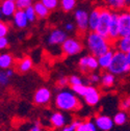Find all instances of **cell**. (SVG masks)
I'll list each match as a JSON object with an SVG mask.
<instances>
[{
    "label": "cell",
    "mask_w": 130,
    "mask_h": 131,
    "mask_svg": "<svg viewBox=\"0 0 130 131\" xmlns=\"http://www.w3.org/2000/svg\"><path fill=\"white\" fill-rule=\"evenodd\" d=\"M2 17H3V14H2V12H1V8H0V21H1Z\"/></svg>",
    "instance_id": "obj_46"
},
{
    "label": "cell",
    "mask_w": 130,
    "mask_h": 131,
    "mask_svg": "<svg viewBox=\"0 0 130 131\" xmlns=\"http://www.w3.org/2000/svg\"><path fill=\"white\" fill-rule=\"evenodd\" d=\"M79 69L81 72L83 73H86L89 70H88V66H86V56H83L79 59Z\"/></svg>",
    "instance_id": "obj_36"
},
{
    "label": "cell",
    "mask_w": 130,
    "mask_h": 131,
    "mask_svg": "<svg viewBox=\"0 0 130 131\" xmlns=\"http://www.w3.org/2000/svg\"><path fill=\"white\" fill-rule=\"evenodd\" d=\"M0 8L3 14L4 17H14L15 13L17 12V5L16 2L14 1H9V0H2L1 4H0Z\"/></svg>",
    "instance_id": "obj_14"
},
{
    "label": "cell",
    "mask_w": 130,
    "mask_h": 131,
    "mask_svg": "<svg viewBox=\"0 0 130 131\" xmlns=\"http://www.w3.org/2000/svg\"><path fill=\"white\" fill-rule=\"evenodd\" d=\"M82 48L83 47L81 42L74 38H68L61 44V51L67 56H72L80 53L82 51Z\"/></svg>",
    "instance_id": "obj_5"
},
{
    "label": "cell",
    "mask_w": 130,
    "mask_h": 131,
    "mask_svg": "<svg viewBox=\"0 0 130 131\" xmlns=\"http://www.w3.org/2000/svg\"><path fill=\"white\" fill-rule=\"evenodd\" d=\"M32 64H34V63H32L31 58L28 57V56H26V57H24V58H22L20 60V62L18 63L17 69H18L19 72L25 73V72H28L32 68Z\"/></svg>",
    "instance_id": "obj_21"
},
{
    "label": "cell",
    "mask_w": 130,
    "mask_h": 131,
    "mask_svg": "<svg viewBox=\"0 0 130 131\" xmlns=\"http://www.w3.org/2000/svg\"><path fill=\"white\" fill-rule=\"evenodd\" d=\"M50 123L55 128H62V127H64L67 125L68 118L66 117V114H63L62 112L57 111V112H54V113L51 114Z\"/></svg>",
    "instance_id": "obj_15"
},
{
    "label": "cell",
    "mask_w": 130,
    "mask_h": 131,
    "mask_svg": "<svg viewBox=\"0 0 130 131\" xmlns=\"http://www.w3.org/2000/svg\"><path fill=\"white\" fill-rule=\"evenodd\" d=\"M60 5L62 10L71 12L76 6V0H60Z\"/></svg>",
    "instance_id": "obj_27"
},
{
    "label": "cell",
    "mask_w": 130,
    "mask_h": 131,
    "mask_svg": "<svg viewBox=\"0 0 130 131\" xmlns=\"http://www.w3.org/2000/svg\"><path fill=\"white\" fill-rule=\"evenodd\" d=\"M121 109L124 110V111H127V110L130 109V97L126 98V99H124L121 102Z\"/></svg>",
    "instance_id": "obj_38"
},
{
    "label": "cell",
    "mask_w": 130,
    "mask_h": 131,
    "mask_svg": "<svg viewBox=\"0 0 130 131\" xmlns=\"http://www.w3.org/2000/svg\"><path fill=\"white\" fill-rule=\"evenodd\" d=\"M69 83H70L72 86L79 85V84H83L82 79H81L79 76H76V75H72L71 77H69Z\"/></svg>",
    "instance_id": "obj_33"
},
{
    "label": "cell",
    "mask_w": 130,
    "mask_h": 131,
    "mask_svg": "<svg viewBox=\"0 0 130 131\" xmlns=\"http://www.w3.org/2000/svg\"><path fill=\"white\" fill-rule=\"evenodd\" d=\"M55 105L58 109L63 111H74L78 110L81 107V103L77 95H75L72 91L68 90L60 91L56 95Z\"/></svg>",
    "instance_id": "obj_2"
},
{
    "label": "cell",
    "mask_w": 130,
    "mask_h": 131,
    "mask_svg": "<svg viewBox=\"0 0 130 131\" xmlns=\"http://www.w3.org/2000/svg\"><path fill=\"white\" fill-rule=\"evenodd\" d=\"M25 14L27 16V19L29 22H34L38 17H37V14H36V10H35V7L34 5L32 6H29L25 9Z\"/></svg>",
    "instance_id": "obj_30"
},
{
    "label": "cell",
    "mask_w": 130,
    "mask_h": 131,
    "mask_svg": "<svg viewBox=\"0 0 130 131\" xmlns=\"http://www.w3.org/2000/svg\"><path fill=\"white\" fill-rule=\"evenodd\" d=\"M9 81V77L6 75L5 71H0V85H6Z\"/></svg>",
    "instance_id": "obj_35"
},
{
    "label": "cell",
    "mask_w": 130,
    "mask_h": 131,
    "mask_svg": "<svg viewBox=\"0 0 130 131\" xmlns=\"http://www.w3.org/2000/svg\"><path fill=\"white\" fill-rule=\"evenodd\" d=\"M68 84H69V78L68 77L61 76V77L58 78V80H57V86L58 88L63 89V88H66Z\"/></svg>",
    "instance_id": "obj_37"
},
{
    "label": "cell",
    "mask_w": 130,
    "mask_h": 131,
    "mask_svg": "<svg viewBox=\"0 0 130 131\" xmlns=\"http://www.w3.org/2000/svg\"><path fill=\"white\" fill-rule=\"evenodd\" d=\"M41 1L49 10L55 9L58 5V0H41Z\"/></svg>",
    "instance_id": "obj_32"
},
{
    "label": "cell",
    "mask_w": 130,
    "mask_h": 131,
    "mask_svg": "<svg viewBox=\"0 0 130 131\" xmlns=\"http://www.w3.org/2000/svg\"><path fill=\"white\" fill-rule=\"evenodd\" d=\"M81 121L79 120H74L72 123H70L69 125H66L64 127L61 128V131H76V128L80 125Z\"/></svg>",
    "instance_id": "obj_31"
},
{
    "label": "cell",
    "mask_w": 130,
    "mask_h": 131,
    "mask_svg": "<svg viewBox=\"0 0 130 131\" xmlns=\"http://www.w3.org/2000/svg\"><path fill=\"white\" fill-rule=\"evenodd\" d=\"M124 3L126 8H130V0H124Z\"/></svg>",
    "instance_id": "obj_44"
},
{
    "label": "cell",
    "mask_w": 130,
    "mask_h": 131,
    "mask_svg": "<svg viewBox=\"0 0 130 131\" xmlns=\"http://www.w3.org/2000/svg\"><path fill=\"white\" fill-rule=\"evenodd\" d=\"M32 1H34V0H17V1H16V5H17L18 9L25 10L27 7L32 6Z\"/></svg>",
    "instance_id": "obj_29"
},
{
    "label": "cell",
    "mask_w": 130,
    "mask_h": 131,
    "mask_svg": "<svg viewBox=\"0 0 130 131\" xmlns=\"http://www.w3.org/2000/svg\"><path fill=\"white\" fill-rule=\"evenodd\" d=\"M107 39L111 43H116L120 39V25H119V14L112 13V19L109 26Z\"/></svg>",
    "instance_id": "obj_6"
},
{
    "label": "cell",
    "mask_w": 130,
    "mask_h": 131,
    "mask_svg": "<svg viewBox=\"0 0 130 131\" xmlns=\"http://www.w3.org/2000/svg\"><path fill=\"white\" fill-rule=\"evenodd\" d=\"M113 123H115L116 125L118 126H122L124 125L127 120H128V116H127V113L126 111L124 110H121V111H118L116 114H115V117H113Z\"/></svg>",
    "instance_id": "obj_24"
},
{
    "label": "cell",
    "mask_w": 130,
    "mask_h": 131,
    "mask_svg": "<svg viewBox=\"0 0 130 131\" xmlns=\"http://www.w3.org/2000/svg\"><path fill=\"white\" fill-rule=\"evenodd\" d=\"M34 7H35V10H36V14H37V17L40 18V19H45L49 16V13L50 10L48 9L42 1H38L34 4Z\"/></svg>",
    "instance_id": "obj_19"
},
{
    "label": "cell",
    "mask_w": 130,
    "mask_h": 131,
    "mask_svg": "<svg viewBox=\"0 0 130 131\" xmlns=\"http://www.w3.org/2000/svg\"><path fill=\"white\" fill-rule=\"evenodd\" d=\"M72 92L77 95V96H80V97H84L85 93H86V90H88V85H84V84H79V85H75V86H72Z\"/></svg>",
    "instance_id": "obj_28"
},
{
    "label": "cell",
    "mask_w": 130,
    "mask_h": 131,
    "mask_svg": "<svg viewBox=\"0 0 130 131\" xmlns=\"http://www.w3.org/2000/svg\"><path fill=\"white\" fill-rule=\"evenodd\" d=\"M51 100V92L47 88H40L34 96V102L38 105H46Z\"/></svg>",
    "instance_id": "obj_9"
},
{
    "label": "cell",
    "mask_w": 130,
    "mask_h": 131,
    "mask_svg": "<svg viewBox=\"0 0 130 131\" xmlns=\"http://www.w3.org/2000/svg\"><path fill=\"white\" fill-rule=\"evenodd\" d=\"M108 6L113 10H121L125 7L124 0H106Z\"/></svg>",
    "instance_id": "obj_26"
},
{
    "label": "cell",
    "mask_w": 130,
    "mask_h": 131,
    "mask_svg": "<svg viewBox=\"0 0 130 131\" xmlns=\"http://www.w3.org/2000/svg\"><path fill=\"white\" fill-rule=\"evenodd\" d=\"M5 72H6V75H7L9 78H10V77H13V75H14V71H13L12 69H7Z\"/></svg>",
    "instance_id": "obj_43"
},
{
    "label": "cell",
    "mask_w": 130,
    "mask_h": 131,
    "mask_svg": "<svg viewBox=\"0 0 130 131\" xmlns=\"http://www.w3.org/2000/svg\"><path fill=\"white\" fill-rule=\"evenodd\" d=\"M64 29L67 31H72V30H74V25L72 23H67L64 25Z\"/></svg>",
    "instance_id": "obj_42"
},
{
    "label": "cell",
    "mask_w": 130,
    "mask_h": 131,
    "mask_svg": "<svg viewBox=\"0 0 130 131\" xmlns=\"http://www.w3.org/2000/svg\"><path fill=\"white\" fill-rule=\"evenodd\" d=\"M7 34H8V25L5 22L0 21V38L6 37Z\"/></svg>",
    "instance_id": "obj_34"
},
{
    "label": "cell",
    "mask_w": 130,
    "mask_h": 131,
    "mask_svg": "<svg viewBox=\"0 0 130 131\" xmlns=\"http://www.w3.org/2000/svg\"><path fill=\"white\" fill-rule=\"evenodd\" d=\"M14 24L16 27H18L20 29L26 28L28 25V19H27V16L25 14V10L23 9H17V12L15 13L14 15Z\"/></svg>",
    "instance_id": "obj_13"
},
{
    "label": "cell",
    "mask_w": 130,
    "mask_h": 131,
    "mask_svg": "<svg viewBox=\"0 0 130 131\" xmlns=\"http://www.w3.org/2000/svg\"><path fill=\"white\" fill-rule=\"evenodd\" d=\"M83 99L88 105L95 106L99 103V101L101 99V94L98 91V89H96L95 86L88 85V90H86V93L83 97Z\"/></svg>",
    "instance_id": "obj_8"
},
{
    "label": "cell",
    "mask_w": 130,
    "mask_h": 131,
    "mask_svg": "<svg viewBox=\"0 0 130 131\" xmlns=\"http://www.w3.org/2000/svg\"><path fill=\"white\" fill-rule=\"evenodd\" d=\"M68 39L67 34L61 29H54L50 32L49 37H48V44L53 46V45H61L64 41Z\"/></svg>",
    "instance_id": "obj_12"
},
{
    "label": "cell",
    "mask_w": 130,
    "mask_h": 131,
    "mask_svg": "<svg viewBox=\"0 0 130 131\" xmlns=\"http://www.w3.org/2000/svg\"><path fill=\"white\" fill-rule=\"evenodd\" d=\"M100 12L101 7H98L93 9L91 14H89V29L91 31H96L97 27H98L100 20Z\"/></svg>",
    "instance_id": "obj_16"
},
{
    "label": "cell",
    "mask_w": 130,
    "mask_h": 131,
    "mask_svg": "<svg viewBox=\"0 0 130 131\" xmlns=\"http://www.w3.org/2000/svg\"><path fill=\"white\" fill-rule=\"evenodd\" d=\"M126 55H127V59H128V62L130 63V51H129V52H128Z\"/></svg>",
    "instance_id": "obj_45"
},
{
    "label": "cell",
    "mask_w": 130,
    "mask_h": 131,
    "mask_svg": "<svg viewBox=\"0 0 130 131\" xmlns=\"http://www.w3.org/2000/svg\"><path fill=\"white\" fill-rule=\"evenodd\" d=\"M14 62V58L9 53H1L0 54V69L7 70L9 69Z\"/></svg>",
    "instance_id": "obj_20"
},
{
    "label": "cell",
    "mask_w": 130,
    "mask_h": 131,
    "mask_svg": "<svg viewBox=\"0 0 130 131\" xmlns=\"http://www.w3.org/2000/svg\"><path fill=\"white\" fill-rule=\"evenodd\" d=\"M113 52L112 50H109L108 52L104 53L103 55L99 56L98 57V62H99V68L101 69H108L109 66L111 64V61H112V58H113Z\"/></svg>",
    "instance_id": "obj_18"
},
{
    "label": "cell",
    "mask_w": 130,
    "mask_h": 131,
    "mask_svg": "<svg viewBox=\"0 0 130 131\" xmlns=\"http://www.w3.org/2000/svg\"><path fill=\"white\" fill-rule=\"evenodd\" d=\"M86 66H88V70L89 71H96L99 68V62L98 58L93 56L92 54L86 56Z\"/></svg>",
    "instance_id": "obj_25"
},
{
    "label": "cell",
    "mask_w": 130,
    "mask_h": 131,
    "mask_svg": "<svg viewBox=\"0 0 130 131\" xmlns=\"http://www.w3.org/2000/svg\"><path fill=\"white\" fill-rule=\"evenodd\" d=\"M116 75H113L111 73H105L101 76V80L100 82L102 84V86L104 88H111L113 84H115V81H116V78H115Z\"/></svg>",
    "instance_id": "obj_22"
},
{
    "label": "cell",
    "mask_w": 130,
    "mask_h": 131,
    "mask_svg": "<svg viewBox=\"0 0 130 131\" xmlns=\"http://www.w3.org/2000/svg\"><path fill=\"white\" fill-rule=\"evenodd\" d=\"M94 123L97 126V128L101 131H110L113 125H115L113 120L108 116H105V114H98L95 118Z\"/></svg>",
    "instance_id": "obj_10"
},
{
    "label": "cell",
    "mask_w": 130,
    "mask_h": 131,
    "mask_svg": "<svg viewBox=\"0 0 130 131\" xmlns=\"http://www.w3.org/2000/svg\"><path fill=\"white\" fill-rule=\"evenodd\" d=\"M111 19H112V12L107 9V8H102L101 7L100 20H99L98 27H97V29H96L97 34H99L100 36L107 39L109 26H110V23H111Z\"/></svg>",
    "instance_id": "obj_4"
},
{
    "label": "cell",
    "mask_w": 130,
    "mask_h": 131,
    "mask_svg": "<svg viewBox=\"0 0 130 131\" xmlns=\"http://www.w3.org/2000/svg\"><path fill=\"white\" fill-rule=\"evenodd\" d=\"M8 47V40L6 37L0 38V50H3Z\"/></svg>",
    "instance_id": "obj_39"
},
{
    "label": "cell",
    "mask_w": 130,
    "mask_h": 131,
    "mask_svg": "<svg viewBox=\"0 0 130 131\" xmlns=\"http://www.w3.org/2000/svg\"><path fill=\"white\" fill-rule=\"evenodd\" d=\"M86 45L91 54L97 58L111 50V42L96 31H91L86 36Z\"/></svg>",
    "instance_id": "obj_1"
},
{
    "label": "cell",
    "mask_w": 130,
    "mask_h": 131,
    "mask_svg": "<svg viewBox=\"0 0 130 131\" xmlns=\"http://www.w3.org/2000/svg\"><path fill=\"white\" fill-rule=\"evenodd\" d=\"M109 73L113 75H122L130 71V63L128 62L127 55L123 52L116 51L113 54L111 64L107 69Z\"/></svg>",
    "instance_id": "obj_3"
},
{
    "label": "cell",
    "mask_w": 130,
    "mask_h": 131,
    "mask_svg": "<svg viewBox=\"0 0 130 131\" xmlns=\"http://www.w3.org/2000/svg\"><path fill=\"white\" fill-rule=\"evenodd\" d=\"M120 38L126 37L130 34V12H122L119 14Z\"/></svg>",
    "instance_id": "obj_7"
},
{
    "label": "cell",
    "mask_w": 130,
    "mask_h": 131,
    "mask_svg": "<svg viewBox=\"0 0 130 131\" xmlns=\"http://www.w3.org/2000/svg\"><path fill=\"white\" fill-rule=\"evenodd\" d=\"M115 46L117 48V51H120V52L127 54L130 51V34L126 37L120 38L115 43Z\"/></svg>",
    "instance_id": "obj_17"
},
{
    "label": "cell",
    "mask_w": 130,
    "mask_h": 131,
    "mask_svg": "<svg viewBox=\"0 0 130 131\" xmlns=\"http://www.w3.org/2000/svg\"><path fill=\"white\" fill-rule=\"evenodd\" d=\"M9 1H14V2H16V1H17V0H9Z\"/></svg>",
    "instance_id": "obj_47"
},
{
    "label": "cell",
    "mask_w": 130,
    "mask_h": 131,
    "mask_svg": "<svg viewBox=\"0 0 130 131\" xmlns=\"http://www.w3.org/2000/svg\"><path fill=\"white\" fill-rule=\"evenodd\" d=\"M75 21L81 32L89 29V14L84 9H77L75 12Z\"/></svg>",
    "instance_id": "obj_11"
},
{
    "label": "cell",
    "mask_w": 130,
    "mask_h": 131,
    "mask_svg": "<svg viewBox=\"0 0 130 131\" xmlns=\"http://www.w3.org/2000/svg\"><path fill=\"white\" fill-rule=\"evenodd\" d=\"M100 80H101V77L98 75V74H96V73H93L91 76H90V81L93 83H97V82H100Z\"/></svg>",
    "instance_id": "obj_40"
},
{
    "label": "cell",
    "mask_w": 130,
    "mask_h": 131,
    "mask_svg": "<svg viewBox=\"0 0 130 131\" xmlns=\"http://www.w3.org/2000/svg\"><path fill=\"white\" fill-rule=\"evenodd\" d=\"M76 131H98V128L92 121L81 122L80 125L76 128Z\"/></svg>",
    "instance_id": "obj_23"
},
{
    "label": "cell",
    "mask_w": 130,
    "mask_h": 131,
    "mask_svg": "<svg viewBox=\"0 0 130 131\" xmlns=\"http://www.w3.org/2000/svg\"><path fill=\"white\" fill-rule=\"evenodd\" d=\"M29 131H42V127H41V125L39 123H36L34 126L29 129Z\"/></svg>",
    "instance_id": "obj_41"
}]
</instances>
